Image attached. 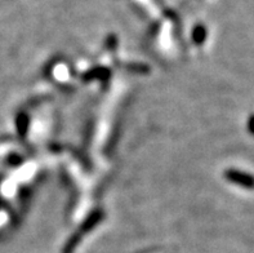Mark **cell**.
<instances>
[{"label": "cell", "instance_id": "cell-3", "mask_svg": "<svg viewBox=\"0 0 254 253\" xmlns=\"http://www.w3.org/2000/svg\"><path fill=\"white\" fill-rule=\"evenodd\" d=\"M206 36H208V31H206L205 26L199 23V25H196L195 27H193L192 34H191L193 44L203 45L206 40Z\"/></svg>", "mask_w": 254, "mask_h": 253}, {"label": "cell", "instance_id": "cell-6", "mask_svg": "<svg viewBox=\"0 0 254 253\" xmlns=\"http://www.w3.org/2000/svg\"><path fill=\"white\" fill-rule=\"evenodd\" d=\"M30 125V119L26 114H19L18 118H17V129H18V133L21 137H25L27 131H29Z\"/></svg>", "mask_w": 254, "mask_h": 253}, {"label": "cell", "instance_id": "cell-1", "mask_svg": "<svg viewBox=\"0 0 254 253\" xmlns=\"http://www.w3.org/2000/svg\"><path fill=\"white\" fill-rule=\"evenodd\" d=\"M223 177L229 182L240 186L243 189L254 190V174H252V173L236 169V168H229L223 172Z\"/></svg>", "mask_w": 254, "mask_h": 253}, {"label": "cell", "instance_id": "cell-4", "mask_svg": "<svg viewBox=\"0 0 254 253\" xmlns=\"http://www.w3.org/2000/svg\"><path fill=\"white\" fill-rule=\"evenodd\" d=\"M110 77V71L105 68H97L90 70L88 74L84 75L85 81H92V79H100V81H106Z\"/></svg>", "mask_w": 254, "mask_h": 253}, {"label": "cell", "instance_id": "cell-5", "mask_svg": "<svg viewBox=\"0 0 254 253\" xmlns=\"http://www.w3.org/2000/svg\"><path fill=\"white\" fill-rule=\"evenodd\" d=\"M81 241V234L80 233H76V234L71 235L70 239L66 242L64 244V250H62V253H74L75 250H76L77 244L80 243Z\"/></svg>", "mask_w": 254, "mask_h": 253}, {"label": "cell", "instance_id": "cell-7", "mask_svg": "<svg viewBox=\"0 0 254 253\" xmlns=\"http://www.w3.org/2000/svg\"><path fill=\"white\" fill-rule=\"evenodd\" d=\"M247 128H248V132L252 136H254V115L249 116L248 123H247Z\"/></svg>", "mask_w": 254, "mask_h": 253}, {"label": "cell", "instance_id": "cell-2", "mask_svg": "<svg viewBox=\"0 0 254 253\" xmlns=\"http://www.w3.org/2000/svg\"><path fill=\"white\" fill-rule=\"evenodd\" d=\"M103 218V212L102 211H94L92 212L89 216H88L87 218H85V221L81 224L80 226V233L81 235L83 234H87V233H89L90 230H93L94 228H96L97 225L100 224L101 221H102Z\"/></svg>", "mask_w": 254, "mask_h": 253}]
</instances>
